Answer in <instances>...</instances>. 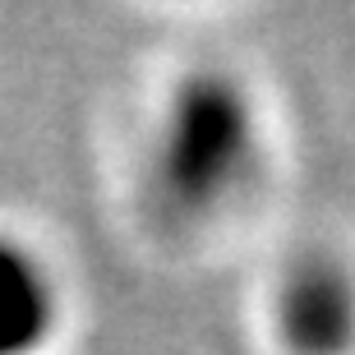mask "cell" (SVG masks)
<instances>
[{
    "label": "cell",
    "instance_id": "2",
    "mask_svg": "<svg viewBox=\"0 0 355 355\" xmlns=\"http://www.w3.org/2000/svg\"><path fill=\"white\" fill-rule=\"evenodd\" d=\"M282 355H355V268L328 250L295 254L272 286Z\"/></svg>",
    "mask_w": 355,
    "mask_h": 355
},
{
    "label": "cell",
    "instance_id": "1",
    "mask_svg": "<svg viewBox=\"0 0 355 355\" xmlns=\"http://www.w3.org/2000/svg\"><path fill=\"white\" fill-rule=\"evenodd\" d=\"M268 125L236 69H184L162 92L144 139V189L162 222L208 226L259 189Z\"/></svg>",
    "mask_w": 355,
    "mask_h": 355
},
{
    "label": "cell",
    "instance_id": "3",
    "mask_svg": "<svg viewBox=\"0 0 355 355\" xmlns=\"http://www.w3.org/2000/svg\"><path fill=\"white\" fill-rule=\"evenodd\" d=\"M65 328V282L51 254L0 226V355H46Z\"/></svg>",
    "mask_w": 355,
    "mask_h": 355
}]
</instances>
